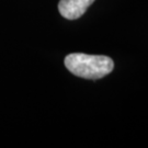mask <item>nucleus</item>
Returning a JSON list of instances; mask_svg holds the SVG:
<instances>
[{
  "mask_svg": "<svg viewBox=\"0 0 148 148\" xmlns=\"http://www.w3.org/2000/svg\"><path fill=\"white\" fill-rule=\"evenodd\" d=\"M65 66L77 77L97 80L110 74L114 68V63L110 57L103 55L73 53L66 56Z\"/></svg>",
  "mask_w": 148,
  "mask_h": 148,
  "instance_id": "f257e3e1",
  "label": "nucleus"
},
{
  "mask_svg": "<svg viewBox=\"0 0 148 148\" xmlns=\"http://www.w3.org/2000/svg\"><path fill=\"white\" fill-rule=\"evenodd\" d=\"M95 0H60L58 3L59 13L67 20H77L84 16L87 9Z\"/></svg>",
  "mask_w": 148,
  "mask_h": 148,
  "instance_id": "f03ea898",
  "label": "nucleus"
}]
</instances>
